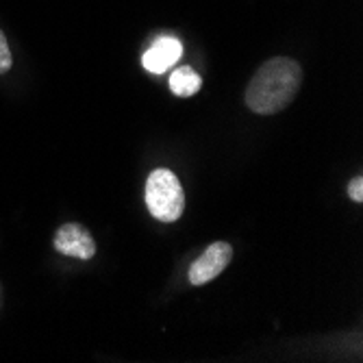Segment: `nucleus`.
Returning <instances> with one entry per match:
<instances>
[{
	"instance_id": "obj_1",
	"label": "nucleus",
	"mask_w": 363,
	"mask_h": 363,
	"mask_svg": "<svg viewBox=\"0 0 363 363\" xmlns=\"http://www.w3.org/2000/svg\"><path fill=\"white\" fill-rule=\"evenodd\" d=\"M303 70L289 57H274L266 61L250 79L244 101L250 111L272 116L285 109L301 89Z\"/></svg>"
},
{
	"instance_id": "obj_2",
	"label": "nucleus",
	"mask_w": 363,
	"mask_h": 363,
	"mask_svg": "<svg viewBox=\"0 0 363 363\" xmlns=\"http://www.w3.org/2000/svg\"><path fill=\"white\" fill-rule=\"evenodd\" d=\"M146 207L159 222H177L185 211V191L174 172L159 168L146 181Z\"/></svg>"
},
{
	"instance_id": "obj_3",
	"label": "nucleus",
	"mask_w": 363,
	"mask_h": 363,
	"mask_svg": "<svg viewBox=\"0 0 363 363\" xmlns=\"http://www.w3.org/2000/svg\"><path fill=\"white\" fill-rule=\"evenodd\" d=\"M233 259V246L226 242L211 244L201 257H198L189 268V283L191 285H205L213 279H218Z\"/></svg>"
},
{
	"instance_id": "obj_4",
	"label": "nucleus",
	"mask_w": 363,
	"mask_h": 363,
	"mask_svg": "<svg viewBox=\"0 0 363 363\" xmlns=\"http://www.w3.org/2000/svg\"><path fill=\"white\" fill-rule=\"evenodd\" d=\"M52 246L57 252H61L65 257H77L83 261H89L96 255V244H94L91 233L77 222H68V224L59 226V230L55 233V240H52Z\"/></svg>"
},
{
	"instance_id": "obj_5",
	"label": "nucleus",
	"mask_w": 363,
	"mask_h": 363,
	"mask_svg": "<svg viewBox=\"0 0 363 363\" xmlns=\"http://www.w3.org/2000/svg\"><path fill=\"white\" fill-rule=\"evenodd\" d=\"M183 52V46L179 40L174 38H159L148 50L146 55L142 57V63H144V68L152 74H161V72H166L168 68H172V65L179 61Z\"/></svg>"
},
{
	"instance_id": "obj_6",
	"label": "nucleus",
	"mask_w": 363,
	"mask_h": 363,
	"mask_svg": "<svg viewBox=\"0 0 363 363\" xmlns=\"http://www.w3.org/2000/svg\"><path fill=\"white\" fill-rule=\"evenodd\" d=\"M203 87V79L201 74H196L189 65H181L177 68L170 77V89L179 96V98H187L194 96L198 89Z\"/></svg>"
},
{
	"instance_id": "obj_7",
	"label": "nucleus",
	"mask_w": 363,
	"mask_h": 363,
	"mask_svg": "<svg viewBox=\"0 0 363 363\" xmlns=\"http://www.w3.org/2000/svg\"><path fill=\"white\" fill-rule=\"evenodd\" d=\"M11 65H13V57H11L7 38L3 35V30H0V74L9 72V70H11Z\"/></svg>"
},
{
	"instance_id": "obj_8",
	"label": "nucleus",
	"mask_w": 363,
	"mask_h": 363,
	"mask_svg": "<svg viewBox=\"0 0 363 363\" xmlns=\"http://www.w3.org/2000/svg\"><path fill=\"white\" fill-rule=\"evenodd\" d=\"M348 196L352 198L354 203H363V179L361 177H354L348 183Z\"/></svg>"
}]
</instances>
